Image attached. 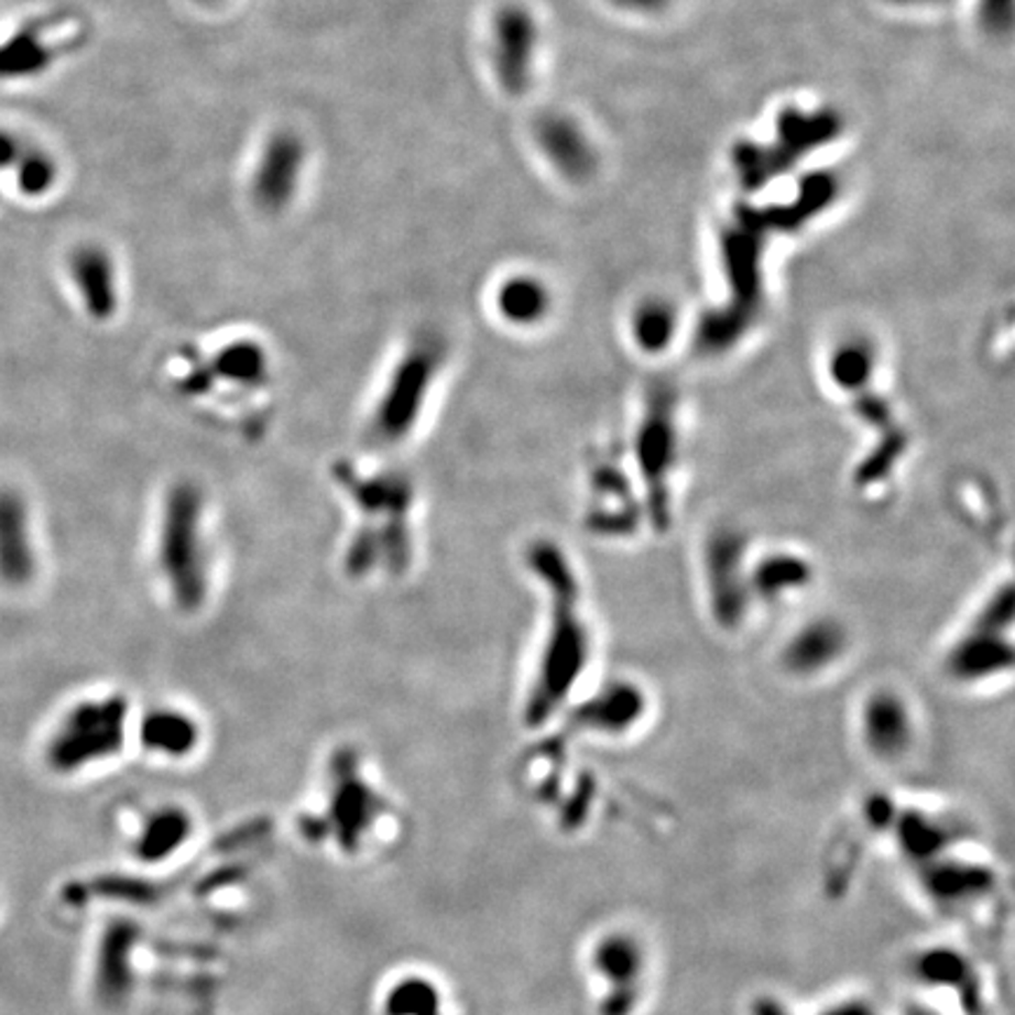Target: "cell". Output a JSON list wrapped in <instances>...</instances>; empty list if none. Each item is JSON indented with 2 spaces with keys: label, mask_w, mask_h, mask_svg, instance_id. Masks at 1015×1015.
Instances as JSON below:
<instances>
[{
  "label": "cell",
  "mask_w": 1015,
  "mask_h": 1015,
  "mask_svg": "<svg viewBox=\"0 0 1015 1015\" xmlns=\"http://www.w3.org/2000/svg\"><path fill=\"white\" fill-rule=\"evenodd\" d=\"M331 478L358 515L341 557L343 571L351 579L407 574L416 550L412 478L400 468H362L351 461H337Z\"/></svg>",
  "instance_id": "obj_1"
},
{
  "label": "cell",
  "mask_w": 1015,
  "mask_h": 1015,
  "mask_svg": "<svg viewBox=\"0 0 1015 1015\" xmlns=\"http://www.w3.org/2000/svg\"><path fill=\"white\" fill-rule=\"evenodd\" d=\"M527 567L548 594V627L524 703V722L538 727L569 701L588 668L592 640L569 557L550 541H536L527 550Z\"/></svg>",
  "instance_id": "obj_2"
},
{
  "label": "cell",
  "mask_w": 1015,
  "mask_h": 1015,
  "mask_svg": "<svg viewBox=\"0 0 1015 1015\" xmlns=\"http://www.w3.org/2000/svg\"><path fill=\"white\" fill-rule=\"evenodd\" d=\"M155 567L174 609L198 614L212 588V553L207 501L196 480L179 478L165 489L155 527Z\"/></svg>",
  "instance_id": "obj_3"
},
{
  "label": "cell",
  "mask_w": 1015,
  "mask_h": 1015,
  "mask_svg": "<svg viewBox=\"0 0 1015 1015\" xmlns=\"http://www.w3.org/2000/svg\"><path fill=\"white\" fill-rule=\"evenodd\" d=\"M447 364V343L435 331H418L383 376L364 422L367 443L389 449L405 445L422 426L437 381Z\"/></svg>",
  "instance_id": "obj_4"
},
{
  "label": "cell",
  "mask_w": 1015,
  "mask_h": 1015,
  "mask_svg": "<svg viewBox=\"0 0 1015 1015\" xmlns=\"http://www.w3.org/2000/svg\"><path fill=\"white\" fill-rule=\"evenodd\" d=\"M130 703L122 694L83 698L68 708L47 741V764L59 774L111 760L125 745Z\"/></svg>",
  "instance_id": "obj_5"
},
{
  "label": "cell",
  "mask_w": 1015,
  "mask_h": 1015,
  "mask_svg": "<svg viewBox=\"0 0 1015 1015\" xmlns=\"http://www.w3.org/2000/svg\"><path fill=\"white\" fill-rule=\"evenodd\" d=\"M650 950L627 929H609L588 950V971L598 985V1015H635L650 980Z\"/></svg>",
  "instance_id": "obj_6"
},
{
  "label": "cell",
  "mask_w": 1015,
  "mask_h": 1015,
  "mask_svg": "<svg viewBox=\"0 0 1015 1015\" xmlns=\"http://www.w3.org/2000/svg\"><path fill=\"white\" fill-rule=\"evenodd\" d=\"M308 163V146L294 130H277L266 139L257 157L252 174V200L259 212L283 215L299 194L304 170Z\"/></svg>",
  "instance_id": "obj_7"
},
{
  "label": "cell",
  "mask_w": 1015,
  "mask_h": 1015,
  "mask_svg": "<svg viewBox=\"0 0 1015 1015\" xmlns=\"http://www.w3.org/2000/svg\"><path fill=\"white\" fill-rule=\"evenodd\" d=\"M538 55V24L530 8L505 3L492 22V66L503 92L520 97L530 90Z\"/></svg>",
  "instance_id": "obj_8"
},
{
  "label": "cell",
  "mask_w": 1015,
  "mask_h": 1015,
  "mask_svg": "<svg viewBox=\"0 0 1015 1015\" xmlns=\"http://www.w3.org/2000/svg\"><path fill=\"white\" fill-rule=\"evenodd\" d=\"M859 733L872 760L896 764L915 745V712L901 694L880 689L870 694L861 706Z\"/></svg>",
  "instance_id": "obj_9"
},
{
  "label": "cell",
  "mask_w": 1015,
  "mask_h": 1015,
  "mask_svg": "<svg viewBox=\"0 0 1015 1015\" xmlns=\"http://www.w3.org/2000/svg\"><path fill=\"white\" fill-rule=\"evenodd\" d=\"M68 22V12H50L33 17L20 31L0 45V78H31L43 74L62 55L76 52L85 43V33H76L59 43H47L50 31Z\"/></svg>",
  "instance_id": "obj_10"
},
{
  "label": "cell",
  "mask_w": 1015,
  "mask_h": 1015,
  "mask_svg": "<svg viewBox=\"0 0 1015 1015\" xmlns=\"http://www.w3.org/2000/svg\"><path fill=\"white\" fill-rule=\"evenodd\" d=\"M36 569L26 499L14 489H0V583L14 590L26 588Z\"/></svg>",
  "instance_id": "obj_11"
},
{
  "label": "cell",
  "mask_w": 1015,
  "mask_h": 1015,
  "mask_svg": "<svg viewBox=\"0 0 1015 1015\" xmlns=\"http://www.w3.org/2000/svg\"><path fill=\"white\" fill-rule=\"evenodd\" d=\"M68 275L85 313L97 323H109L120 308V285L113 257L101 244H80L68 257Z\"/></svg>",
  "instance_id": "obj_12"
},
{
  "label": "cell",
  "mask_w": 1015,
  "mask_h": 1015,
  "mask_svg": "<svg viewBox=\"0 0 1015 1015\" xmlns=\"http://www.w3.org/2000/svg\"><path fill=\"white\" fill-rule=\"evenodd\" d=\"M536 144L548 157V163L571 182H581L594 172L598 153L586 130L569 116L548 113L541 116L534 125Z\"/></svg>",
  "instance_id": "obj_13"
},
{
  "label": "cell",
  "mask_w": 1015,
  "mask_h": 1015,
  "mask_svg": "<svg viewBox=\"0 0 1015 1015\" xmlns=\"http://www.w3.org/2000/svg\"><path fill=\"white\" fill-rule=\"evenodd\" d=\"M644 710V694L621 681L590 696L576 712V722L592 736L621 739L642 722Z\"/></svg>",
  "instance_id": "obj_14"
},
{
  "label": "cell",
  "mask_w": 1015,
  "mask_h": 1015,
  "mask_svg": "<svg viewBox=\"0 0 1015 1015\" xmlns=\"http://www.w3.org/2000/svg\"><path fill=\"white\" fill-rule=\"evenodd\" d=\"M996 614H1000V604H990L983 619L971 627V633L957 642L950 654V670L957 681L975 685V681L990 679V675L1000 673L1002 665L1008 668L1011 654H1002L1000 627L994 623Z\"/></svg>",
  "instance_id": "obj_15"
},
{
  "label": "cell",
  "mask_w": 1015,
  "mask_h": 1015,
  "mask_svg": "<svg viewBox=\"0 0 1015 1015\" xmlns=\"http://www.w3.org/2000/svg\"><path fill=\"white\" fill-rule=\"evenodd\" d=\"M921 882L926 894L940 907H964L983 898L994 884V874L987 867L973 863H957L948 855L921 865Z\"/></svg>",
  "instance_id": "obj_16"
},
{
  "label": "cell",
  "mask_w": 1015,
  "mask_h": 1015,
  "mask_svg": "<svg viewBox=\"0 0 1015 1015\" xmlns=\"http://www.w3.org/2000/svg\"><path fill=\"white\" fill-rule=\"evenodd\" d=\"M494 308L505 325L532 329L550 315L553 294L538 275L511 273L501 280L494 292Z\"/></svg>",
  "instance_id": "obj_17"
},
{
  "label": "cell",
  "mask_w": 1015,
  "mask_h": 1015,
  "mask_svg": "<svg viewBox=\"0 0 1015 1015\" xmlns=\"http://www.w3.org/2000/svg\"><path fill=\"white\" fill-rule=\"evenodd\" d=\"M139 741L153 755L177 760L196 750L200 741V727L196 717L182 708H153L139 722Z\"/></svg>",
  "instance_id": "obj_18"
},
{
  "label": "cell",
  "mask_w": 1015,
  "mask_h": 1015,
  "mask_svg": "<svg viewBox=\"0 0 1015 1015\" xmlns=\"http://www.w3.org/2000/svg\"><path fill=\"white\" fill-rule=\"evenodd\" d=\"M215 376L233 389H259L269 381L271 360L266 348L254 339H233L212 356Z\"/></svg>",
  "instance_id": "obj_19"
},
{
  "label": "cell",
  "mask_w": 1015,
  "mask_h": 1015,
  "mask_svg": "<svg viewBox=\"0 0 1015 1015\" xmlns=\"http://www.w3.org/2000/svg\"><path fill=\"white\" fill-rule=\"evenodd\" d=\"M677 310L668 299L650 296L630 315V335L644 353H663L675 341Z\"/></svg>",
  "instance_id": "obj_20"
},
{
  "label": "cell",
  "mask_w": 1015,
  "mask_h": 1015,
  "mask_svg": "<svg viewBox=\"0 0 1015 1015\" xmlns=\"http://www.w3.org/2000/svg\"><path fill=\"white\" fill-rule=\"evenodd\" d=\"M57 179V165L41 151L22 153L17 161V184L26 196H43Z\"/></svg>",
  "instance_id": "obj_21"
},
{
  "label": "cell",
  "mask_w": 1015,
  "mask_h": 1015,
  "mask_svg": "<svg viewBox=\"0 0 1015 1015\" xmlns=\"http://www.w3.org/2000/svg\"><path fill=\"white\" fill-rule=\"evenodd\" d=\"M151 830L146 832L144 837V849L149 855H161L165 853L167 849H172L174 844H177V839H179V830L177 828H184V822L179 820V816H163V818H155L153 820V826H149Z\"/></svg>",
  "instance_id": "obj_22"
},
{
  "label": "cell",
  "mask_w": 1015,
  "mask_h": 1015,
  "mask_svg": "<svg viewBox=\"0 0 1015 1015\" xmlns=\"http://www.w3.org/2000/svg\"><path fill=\"white\" fill-rule=\"evenodd\" d=\"M1011 12H1013L1011 0H983V8H980L983 22L992 31H1000V24H1004V29L1008 31L1011 29Z\"/></svg>",
  "instance_id": "obj_23"
},
{
  "label": "cell",
  "mask_w": 1015,
  "mask_h": 1015,
  "mask_svg": "<svg viewBox=\"0 0 1015 1015\" xmlns=\"http://www.w3.org/2000/svg\"><path fill=\"white\" fill-rule=\"evenodd\" d=\"M818 1015H880V1013L867 1000L849 996V1000H842V1002H837V1004H832L828 1008H822Z\"/></svg>",
  "instance_id": "obj_24"
},
{
  "label": "cell",
  "mask_w": 1015,
  "mask_h": 1015,
  "mask_svg": "<svg viewBox=\"0 0 1015 1015\" xmlns=\"http://www.w3.org/2000/svg\"><path fill=\"white\" fill-rule=\"evenodd\" d=\"M20 155H22V149L20 144H17V139L12 134L0 132V170L14 165L17 161H20Z\"/></svg>",
  "instance_id": "obj_25"
},
{
  "label": "cell",
  "mask_w": 1015,
  "mask_h": 1015,
  "mask_svg": "<svg viewBox=\"0 0 1015 1015\" xmlns=\"http://www.w3.org/2000/svg\"><path fill=\"white\" fill-rule=\"evenodd\" d=\"M888 3H896L901 8H940L950 0H888Z\"/></svg>",
  "instance_id": "obj_26"
},
{
  "label": "cell",
  "mask_w": 1015,
  "mask_h": 1015,
  "mask_svg": "<svg viewBox=\"0 0 1015 1015\" xmlns=\"http://www.w3.org/2000/svg\"><path fill=\"white\" fill-rule=\"evenodd\" d=\"M755 1015H787V1013H785V1008H783L778 1002L766 1000V1002H760V1004L755 1006Z\"/></svg>",
  "instance_id": "obj_27"
},
{
  "label": "cell",
  "mask_w": 1015,
  "mask_h": 1015,
  "mask_svg": "<svg viewBox=\"0 0 1015 1015\" xmlns=\"http://www.w3.org/2000/svg\"><path fill=\"white\" fill-rule=\"evenodd\" d=\"M203 3H207V0H203Z\"/></svg>",
  "instance_id": "obj_28"
}]
</instances>
